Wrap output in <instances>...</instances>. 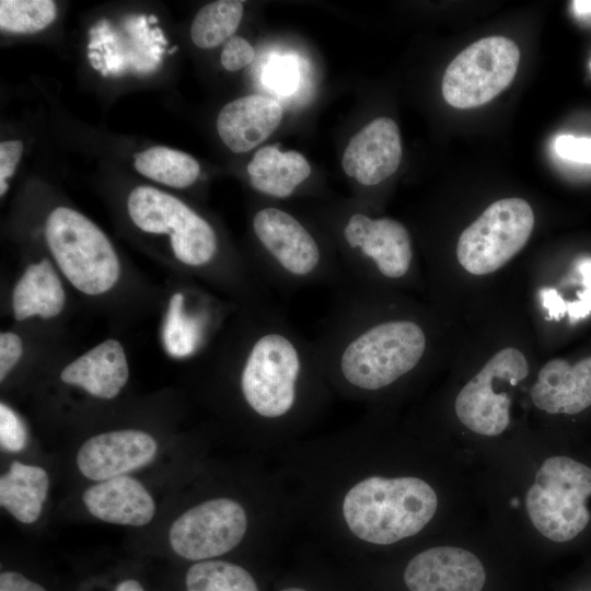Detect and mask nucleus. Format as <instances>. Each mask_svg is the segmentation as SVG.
<instances>
[{"instance_id": "obj_27", "label": "nucleus", "mask_w": 591, "mask_h": 591, "mask_svg": "<svg viewBox=\"0 0 591 591\" xmlns=\"http://www.w3.org/2000/svg\"><path fill=\"white\" fill-rule=\"evenodd\" d=\"M57 16L51 0H1L0 27L13 34H34L48 27Z\"/></svg>"}, {"instance_id": "obj_38", "label": "nucleus", "mask_w": 591, "mask_h": 591, "mask_svg": "<svg viewBox=\"0 0 591 591\" xmlns=\"http://www.w3.org/2000/svg\"><path fill=\"white\" fill-rule=\"evenodd\" d=\"M571 3L577 14L579 15L591 14V0H577V1H572Z\"/></svg>"}, {"instance_id": "obj_4", "label": "nucleus", "mask_w": 591, "mask_h": 591, "mask_svg": "<svg viewBox=\"0 0 591 591\" xmlns=\"http://www.w3.org/2000/svg\"><path fill=\"white\" fill-rule=\"evenodd\" d=\"M438 507L434 489L414 476H370L345 495L343 518L359 540L389 545L419 533Z\"/></svg>"}, {"instance_id": "obj_17", "label": "nucleus", "mask_w": 591, "mask_h": 591, "mask_svg": "<svg viewBox=\"0 0 591 591\" xmlns=\"http://www.w3.org/2000/svg\"><path fill=\"white\" fill-rule=\"evenodd\" d=\"M82 501L89 513L103 522L143 526L155 514V501L137 478L121 475L88 487Z\"/></svg>"}, {"instance_id": "obj_33", "label": "nucleus", "mask_w": 591, "mask_h": 591, "mask_svg": "<svg viewBox=\"0 0 591 591\" xmlns=\"http://www.w3.org/2000/svg\"><path fill=\"white\" fill-rule=\"evenodd\" d=\"M23 354V344L19 335L12 332L0 334V381L3 382Z\"/></svg>"}, {"instance_id": "obj_5", "label": "nucleus", "mask_w": 591, "mask_h": 591, "mask_svg": "<svg viewBox=\"0 0 591 591\" xmlns=\"http://www.w3.org/2000/svg\"><path fill=\"white\" fill-rule=\"evenodd\" d=\"M337 241L346 288L375 292L379 281H398L412 271L409 232L392 218L354 211L346 215Z\"/></svg>"}, {"instance_id": "obj_35", "label": "nucleus", "mask_w": 591, "mask_h": 591, "mask_svg": "<svg viewBox=\"0 0 591 591\" xmlns=\"http://www.w3.org/2000/svg\"><path fill=\"white\" fill-rule=\"evenodd\" d=\"M0 591H46V589L18 571L4 570L0 575Z\"/></svg>"}, {"instance_id": "obj_12", "label": "nucleus", "mask_w": 591, "mask_h": 591, "mask_svg": "<svg viewBox=\"0 0 591 591\" xmlns=\"http://www.w3.org/2000/svg\"><path fill=\"white\" fill-rule=\"evenodd\" d=\"M528 373L529 364L520 350L501 349L457 394L454 408L460 421L477 434H500L509 425L511 402L507 392L496 387L505 381L517 385Z\"/></svg>"}, {"instance_id": "obj_8", "label": "nucleus", "mask_w": 591, "mask_h": 591, "mask_svg": "<svg viewBox=\"0 0 591 591\" xmlns=\"http://www.w3.org/2000/svg\"><path fill=\"white\" fill-rule=\"evenodd\" d=\"M127 210L141 231L167 234L179 263L209 269L218 262L220 243L215 228L175 196L151 186H138L128 195Z\"/></svg>"}, {"instance_id": "obj_25", "label": "nucleus", "mask_w": 591, "mask_h": 591, "mask_svg": "<svg viewBox=\"0 0 591 591\" xmlns=\"http://www.w3.org/2000/svg\"><path fill=\"white\" fill-rule=\"evenodd\" d=\"M243 16V2L219 0L202 7L190 25V38L195 46L211 49L231 38Z\"/></svg>"}, {"instance_id": "obj_6", "label": "nucleus", "mask_w": 591, "mask_h": 591, "mask_svg": "<svg viewBox=\"0 0 591 591\" xmlns=\"http://www.w3.org/2000/svg\"><path fill=\"white\" fill-rule=\"evenodd\" d=\"M45 236L59 269L79 291L97 296L118 281L120 265L111 241L84 215L55 208L47 217Z\"/></svg>"}, {"instance_id": "obj_3", "label": "nucleus", "mask_w": 591, "mask_h": 591, "mask_svg": "<svg viewBox=\"0 0 591 591\" xmlns=\"http://www.w3.org/2000/svg\"><path fill=\"white\" fill-rule=\"evenodd\" d=\"M257 245V278L268 288L347 287L338 258L292 213L266 206L252 218Z\"/></svg>"}, {"instance_id": "obj_23", "label": "nucleus", "mask_w": 591, "mask_h": 591, "mask_svg": "<svg viewBox=\"0 0 591 591\" xmlns=\"http://www.w3.org/2000/svg\"><path fill=\"white\" fill-rule=\"evenodd\" d=\"M134 166L141 175L174 188L190 186L199 176V163L188 153L154 146L135 155Z\"/></svg>"}, {"instance_id": "obj_18", "label": "nucleus", "mask_w": 591, "mask_h": 591, "mask_svg": "<svg viewBox=\"0 0 591 591\" xmlns=\"http://www.w3.org/2000/svg\"><path fill=\"white\" fill-rule=\"evenodd\" d=\"M534 405L548 414H578L591 406V357L576 364L548 361L531 390Z\"/></svg>"}, {"instance_id": "obj_16", "label": "nucleus", "mask_w": 591, "mask_h": 591, "mask_svg": "<svg viewBox=\"0 0 591 591\" xmlns=\"http://www.w3.org/2000/svg\"><path fill=\"white\" fill-rule=\"evenodd\" d=\"M282 107L273 97L250 94L225 104L216 127L222 142L234 153H245L264 142L280 125Z\"/></svg>"}, {"instance_id": "obj_34", "label": "nucleus", "mask_w": 591, "mask_h": 591, "mask_svg": "<svg viewBox=\"0 0 591 591\" xmlns=\"http://www.w3.org/2000/svg\"><path fill=\"white\" fill-rule=\"evenodd\" d=\"M577 268L583 276L586 290L579 294V301L566 302V313L572 321L586 317L591 312V258L580 260Z\"/></svg>"}, {"instance_id": "obj_13", "label": "nucleus", "mask_w": 591, "mask_h": 591, "mask_svg": "<svg viewBox=\"0 0 591 591\" xmlns=\"http://www.w3.org/2000/svg\"><path fill=\"white\" fill-rule=\"evenodd\" d=\"M158 450L155 438L147 431L111 430L86 439L77 452L76 463L85 478L101 482L148 465Z\"/></svg>"}, {"instance_id": "obj_19", "label": "nucleus", "mask_w": 591, "mask_h": 591, "mask_svg": "<svg viewBox=\"0 0 591 591\" xmlns=\"http://www.w3.org/2000/svg\"><path fill=\"white\" fill-rule=\"evenodd\" d=\"M128 378L129 369L124 347L113 338L88 350L66 366L60 373L63 383L103 399L116 397Z\"/></svg>"}, {"instance_id": "obj_29", "label": "nucleus", "mask_w": 591, "mask_h": 591, "mask_svg": "<svg viewBox=\"0 0 591 591\" xmlns=\"http://www.w3.org/2000/svg\"><path fill=\"white\" fill-rule=\"evenodd\" d=\"M299 80V67L293 57H275L267 65L266 84L280 92L291 93Z\"/></svg>"}, {"instance_id": "obj_22", "label": "nucleus", "mask_w": 591, "mask_h": 591, "mask_svg": "<svg viewBox=\"0 0 591 591\" xmlns=\"http://www.w3.org/2000/svg\"><path fill=\"white\" fill-rule=\"evenodd\" d=\"M49 489V477L42 466L13 461L0 477V505L23 524L36 522Z\"/></svg>"}, {"instance_id": "obj_28", "label": "nucleus", "mask_w": 591, "mask_h": 591, "mask_svg": "<svg viewBox=\"0 0 591 591\" xmlns=\"http://www.w3.org/2000/svg\"><path fill=\"white\" fill-rule=\"evenodd\" d=\"M27 442V432L22 419L3 402L0 404V443L8 452L22 451Z\"/></svg>"}, {"instance_id": "obj_1", "label": "nucleus", "mask_w": 591, "mask_h": 591, "mask_svg": "<svg viewBox=\"0 0 591 591\" xmlns=\"http://www.w3.org/2000/svg\"><path fill=\"white\" fill-rule=\"evenodd\" d=\"M328 381L352 394L385 390L422 361L428 336L410 317L386 316L376 292L338 290L313 339Z\"/></svg>"}, {"instance_id": "obj_39", "label": "nucleus", "mask_w": 591, "mask_h": 591, "mask_svg": "<svg viewBox=\"0 0 591 591\" xmlns=\"http://www.w3.org/2000/svg\"><path fill=\"white\" fill-rule=\"evenodd\" d=\"M280 591H308L305 589H302V588H298V587H290V588H285Z\"/></svg>"}, {"instance_id": "obj_7", "label": "nucleus", "mask_w": 591, "mask_h": 591, "mask_svg": "<svg viewBox=\"0 0 591 591\" xmlns=\"http://www.w3.org/2000/svg\"><path fill=\"white\" fill-rule=\"evenodd\" d=\"M591 468L568 456L546 459L525 496L533 526L546 538L568 542L590 521Z\"/></svg>"}, {"instance_id": "obj_2", "label": "nucleus", "mask_w": 591, "mask_h": 591, "mask_svg": "<svg viewBox=\"0 0 591 591\" xmlns=\"http://www.w3.org/2000/svg\"><path fill=\"white\" fill-rule=\"evenodd\" d=\"M239 345L237 387L248 413L267 424L291 420L327 380L314 340L273 302L250 308Z\"/></svg>"}, {"instance_id": "obj_24", "label": "nucleus", "mask_w": 591, "mask_h": 591, "mask_svg": "<svg viewBox=\"0 0 591 591\" xmlns=\"http://www.w3.org/2000/svg\"><path fill=\"white\" fill-rule=\"evenodd\" d=\"M206 321L202 316L185 310L182 292L172 296L162 327L165 350L175 358L192 356L202 344Z\"/></svg>"}, {"instance_id": "obj_26", "label": "nucleus", "mask_w": 591, "mask_h": 591, "mask_svg": "<svg viewBox=\"0 0 591 591\" xmlns=\"http://www.w3.org/2000/svg\"><path fill=\"white\" fill-rule=\"evenodd\" d=\"M187 591H258L253 576L243 567L225 560H200L185 576Z\"/></svg>"}, {"instance_id": "obj_11", "label": "nucleus", "mask_w": 591, "mask_h": 591, "mask_svg": "<svg viewBox=\"0 0 591 591\" xmlns=\"http://www.w3.org/2000/svg\"><path fill=\"white\" fill-rule=\"evenodd\" d=\"M248 518L244 507L228 497L211 498L184 511L171 524L169 543L188 560H208L235 548L244 538Z\"/></svg>"}, {"instance_id": "obj_14", "label": "nucleus", "mask_w": 591, "mask_h": 591, "mask_svg": "<svg viewBox=\"0 0 591 591\" xmlns=\"http://www.w3.org/2000/svg\"><path fill=\"white\" fill-rule=\"evenodd\" d=\"M404 581L409 591H480L486 572L472 552L454 546H437L410 559Z\"/></svg>"}, {"instance_id": "obj_31", "label": "nucleus", "mask_w": 591, "mask_h": 591, "mask_svg": "<svg viewBox=\"0 0 591 591\" xmlns=\"http://www.w3.org/2000/svg\"><path fill=\"white\" fill-rule=\"evenodd\" d=\"M554 148L556 153L565 160L591 164V138L561 135L556 138Z\"/></svg>"}, {"instance_id": "obj_20", "label": "nucleus", "mask_w": 591, "mask_h": 591, "mask_svg": "<svg viewBox=\"0 0 591 591\" xmlns=\"http://www.w3.org/2000/svg\"><path fill=\"white\" fill-rule=\"evenodd\" d=\"M251 186L274 198H288L311 174L308 160L297 151L282 152L277 146L256 151L247 164Z\"/></svg>"}, {"instance_id": "obj_9", "label": "nucleus", "mask_w": 591, "mask_h": 591, "mask_svg": "<svg viewBox=\"0 0 591 591\" xmlns=\"http://www.w3.org/2000/svg\"><path fill=\"white\" fill-rule=\"evenodd\" d=\"M533 227L534 213L524 199L497 200L461 233L457 260L473 275L491 274L524 247Z\"/></svg>"}, {"instance_id": "obj_30", "label": "nucleus", "mask_w": 591, "mask_h": 591, "mask_svg": "<svg viewBox=\"0 0 591 591\" xmlns=\"http://www.w3.org/2000/svg\"><path fill=\"white\" fill-rule=\"evenodd\" d=\"M255 57V50L248 40L241 36H232L222 48L220 61L228 71H237L248 66Z\"/></svg>"}, {"instance_id": "obj_10", "label": "nucleus", "mask_w": 591, "mask_h": 591, "mask_svg": "<svg viewBox=\"0 0 591 591\" xmlns=\"http://www.w3.org/2000/svg\"><path fill=\"white\" fill-rule=\"evenodd\" d=\"M519 60L520 50L510 38L478 39L445 69L442 79L445 102L464 109L488 103L512 82Z\"/></svg>"}, {"instance_id": "obj_36", "label": "nucleus", "mask_w": 591, "mask_h": 591, "mask_svg": "<svg viewBox=\"0 0 591 591\" xmlns=\"http://www.w3.org/2000/svg\"><path fill=\"white\" fill-rule=\"evenodd\" d=\"M541 299L543 306L552 318L559 320L566 314V301L558 294L556 289L543 288Z\"/></svg>"}, {"instance_id": "obj_15", "label": "nucleus", "mask_w": 591, "mask_h": 591, "mask_svg": "<svg viewBox=\"0 0 591 591\" xmlns=\"http://www.w3.org/2000/svg\"><path fill=\"white\" fill-rule=\"evenodd\" d=\"M401 160L402 141L396 123L379 117L350 139L341 165L346 175L359 184L375 186L395 173Z\"/></svg>"}, {"instance_id": "obj_37", "label": "nucleus", "mask_w": 591, "mask_h": 591, "mask_svg": "<svg viewBox=\"0 0 591 591\" xmlns=\"http://www.w3.org/2000/svg\"><path fill=\"white\" fill-rule=\"evenodd\" d=\"M115 591H146V590L138 580L125 579L116 586Z\"/></svg>"}, {"instance_id": "obj_32", "label": "nucleus", "mask_w": 591, "mask_h": 591, "mask_svg": "<svg viewBox=\"0 0 591 591\" xmlns=\"http://www.w3.org/2000/svg\"><path fill=\"white\" fill-rule=\"evenodd\" d=\"M23 153L20 140H5L0 143V195L8 190V181L13 176Z\"/></svg>"}, {"instance_id": "obj_21", "label": "nucleus", "mask_w": 591, "mask_h": 591, "mask_svg": "<svg viewBox=\"0 0 591 591\" xmlns=\"http://www.w3.org/2000/svg\"><path fill=\"white\" fill-rule=\"evenodd\" d=\"M66 293L55 268L47 259L30 265L12 291L16 321L32 316L55 317L62 311Z\"/></svg>"}]
</instances>
